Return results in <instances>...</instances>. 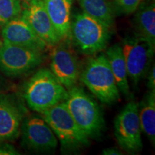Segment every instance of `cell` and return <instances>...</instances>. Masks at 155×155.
Returning a JSON list of instances; mask_svg holds the SVG:
<instances>
[{"label":"cell","instance_id":"16","mask_svg":"<svg viewBox=\"0 0 155 155\" xmlns=\"http://www.w3.org/2000/svg\"><path fill=\"white\" fill-rule=\"evenodd\" d=\"M135 12L134 17L136 34L150 42L155 47V4L141 2Z\"/></svg>","mask_w":155,"mask_h":155},{"label":"cell","instance_id":"17","mask_svg":"<svg viewBox=\"0 0 155 155\" xmlns=\"http://www.w3.org/2000/svg\"><path fill=\"white\" fill-rule=\"evenodd\" d=\"M139 118L141 131L150 141H155V90L150 91L139 104Z\"/></svg>","mask_w":155,"mask_h":155},{"label":"cell","instance_id":"2","mask_svg":"<svg viewBox=\"0 0 155 155\" xmlns=\"http://www.w3.org/2000/svg\"><path fill=\"white\" fill-rule=\"evenodd\" d=\"M64 102L73 119L89 139L101 135L105 127L101 111L83 88L76 86L69 88Z\"/></svg>","mask_w":155,"mask_h":155},{"label":"cell","instance_id":"24","mask_svg":"<svg viewBox=\"0 0 155 155\" xmlns=\"http://www.w3.org/2000/svg\"><path fill=\"white\" fill-rule=\"evenodd\" d=\"M22 1L24 2V4H27V3H28L30 0H22Z\"/></svg>","mask_w":155,"mask_h":155},{"label":"cell","instance_id":"21","mask_svg":"<svg viewBox=\"0 0 155 155\" xmlns=\"http://www.w3.org/2000/svg\"><path fill=\"white\" fill-rule=\"evenodd\" d=\"M5 154H19L15 147L6 143V141L0 142V155Z\"/></svg>","mask_w":155,"mask_h":155},{"label":"cell","instance_id":"13","mask_svg":"<svg viewBox=\"0 0 155 155\" xmlns=\"http://www.w3.org/2000/svg\"><path fill=\"white\" fill-rule=\"evenodd\" d=\"M2 28V42L5 43L30 48L42 52L48 48L22 15L9 21Z\"/></svg>","mask_w":155,"mask_h":155},{"label":"cell","instance_id":"6","mask_svg":"<svg viewBox=\"0 0 155 155\" xmlns=\"http://www.w3.org/2000/svg\"><path fill=\"white\" fill-rule=\"evenodd\" d=\"M114 134L119 146L129 153H137L143 147L139 118V104L129 102L114 121Z\"/></svg>","mask_w":155,"mask_h":155},{"label":"cell","instance_id":"1","mask_svg":"<svg viewBox=\"0 0 155 155\" xmlns=\"http://www.w3.org/2000/svg\"><path fill=\"white\" fill-rule=\"evenodd\" d=\"M68 90L48 68L38 70L26 83L24 98L30 109L42 114L65 101Z\"/></svg>","mask_w":155,"mask_h":155},{"label":"cell","instance_id":"20","mask_svg":"<svg viewBox=\"0 0 155 155\" xmlns=\"http://www.w3.org/2000/svg\"><path fill=\"white\" fill-rule=\"evenodd\" d=\"M143 0H114L115 10L120 14L129 15L137 10Z\"/></svg>","mask_w":155,"mask_h":155},{"label":"cell","instance_id":"5","mask_svg":"<svg viewBox=\"0 0 155 155\" xmlns=\"http://www.w3.org/2000/svg\"><path fill=\"white\" fill-rule=\"evenodd\" d=\"M111 38V28L85 12L76 15L71 25V39L81 53L95 55L104 50Z\"/></svg>","mask_w":155,"mask_h":155},{"label":"cell","instance_id":"18","mask_svg":"<svg viewBox=\"0 0 155 155\" xmlns=\"http://www.w3.org/2000/svg\"><path fill=\"white\" fill-rule=\"evenodd\" d=\"M83 12L107 25H114V12L108 0H78Z\"/></svg>","mask_w":155,"mask_h":155},{"label":"cell","instance_id":"14","mask_svg":"<svg viewBox=\"0 0 155 155\" xmlns=\"http://www.w3.org/2000/svg\"><path fill=\"white\" fill-rule=\"evenodd\" d=\"M56 34L61 41L71 39L73 0H42Z\"/></svg>","mask_w":155,"mask_h":155},{"label":"cell","instance_id":"22","mask_svg":"<svg viewBox=\"0 0 155 155\" xmlns=\"http://www.w3.org/2000/svg\"><path fill=\"white\" fill-rule=\"evenodd\" d=\"M148 81H147V87L150 91L155 90V67L153 65L150 67L148 71Z\"/></svg>","mask_w":155,"mask_h":155},{"label":"cell","instance_id":"8","mask_svg":"<svg viewBox=\"0 0 155 155\" xmlns=\"http://www.w3.org/2000/svg\"><path fill=\"white\" fill-rule=\"evenodd\" d=\"M44 61L43 52L3 42L0 45V71L18 76L35 68Z\"/></svg>","mask_w":155,"mask_h":155},{"label":"cell","instance_id":"19","mask_svg":"<svg viewBox=\"0 0 155 155\" xmlns=\"http://www.w3.org/2000/svg\"><path fill=\"white\" fill-rule=\"evenodd\" d=\"M22 9L21 0H0V28L20 16Z\"/></svg>","mask_w":155,"mask_h":155},{"label":"cell","instance_id":"15","mask_svg":"<svg viewBox=\"0 0 155 155\" xmlns=\"http://www.w3.org/2000/svg\"><path fill=\"white\" fill-rule=\"evenodd\" d=\"M106 55L120 93L128 98H131V94L128 80L129 75L121 46L119 44L111 46L106 50Z\"/></svg>","mask_w":155,"mask_h":155},{"label":"cell","instance_id":"10","mask_svg":"<svg viewBox=\"0 0 155 155\" xmlns=\"http://www.w3.org/2000/svg\"><path fill=\"white\" fill-rule=\"evenodd\" d=\"M50 71L66 89L75 86L80 78L76 57L61 42L53 46L50 53Z\"/></svg>","mask_w":155,"mask_h":155},{"label":"cell","instance_id":"7","mask_svg":"<svg viewBox=\"0 0 155 155\" xmlns=\"http://www.w3.org/2000/svg\"><path fill=\"white\" fill-rule=\"evenodd\" d=\"M121 46L129 78L137 86L150 68L155 47L137 35L127 37Z\"/></svg>","mask_w":155,"mask_h":155},{"label":"cell","instance_id":"3","mask_svg":"<svg viewBox=\"0 0 155 155\" xmlns=\"http://www.w3.org/2000/svg\"><path fill=\"white\" fill-rule=\"evenodd\" d=\"M80 78L101 102L113 104L120 99V91L106 55L101 54L91 58Z\"/></svg>","mask_w":155,"mask_h":155},{"label":"cell","instance_id":"25","mask_svg":"<svg viewBox=\"0 0 155 155\" xmlns=\"http://www.w3.org/2000/svg\"><path fill=\"white\" fill-rule=\"evenodd\" d=\"M2 43V40H0V45H1Z\"/></svg>","mask_w":155,"mask_h":155},{"label":"cell","instance_id":"12","mask_svg":"<svg viewBox=\"0 0 155 155\" xmlns=\"http://www.w3.org/2000/svg\"><path fill=\"white\" fill-rule=\"evenodd\" d=\"M25 109L16 98L0 95V142L15 140L20 134Z\"/></svg>","mask_w":155,"mask_h":155},{"label":"cell","instance_id":"4","mask_svg":"<svg viewBox=\"0 0 155 155\" xmlns=\"http://www.w3.org/2000/svg\"><path fill=\"white\" fill-rule=\"evenodd\" d=\"M42 114L65 152H75L90 145V139L70 114L65 102L49 108Z\"/></svg>","mask_w":155,"mask_h":155},{"label":"cell","instance_id":"9","mask_svg":"<svg viewBox=\"0 0 155 155\" xmlns=\"http://www.w3.org/2000/svg\"><path fill=\"white\" fill-rule=\"evenodd\" d=\"M20 132L22 144L35 152H52L58 147V139L42 116L30 115L23 119Z\"/></svg>","mask_w":155,"mask_h":155},{"label":"cell","instance_id":"23","mask_svg":"<svg viewBox=\"0 0 155 155\" xmlns=\"http://www.w3.org/2000/svg\"><path fill=\"white\" fill-rule=\"evenodd\" d=\"M102 154L104 155H120L122 153L118 150V149L110 147V148H106L103 150Z\"/></svg>","mask_w":155,"mask_h":155},{"label":"cell","instance_id":"11","mask_svg":"<svg viewBox=\"0 0 155 155\" xmlns=\"http://www.w3.org/2000/svg\"><path fill=\"white\" fill-rule=\"evenodd\" d=\"M21 15L48 48L53 47L61 42L42 0H30L24 4Z\"/></svg>","mask_w":155,"mask_h":155}]
</instances>
